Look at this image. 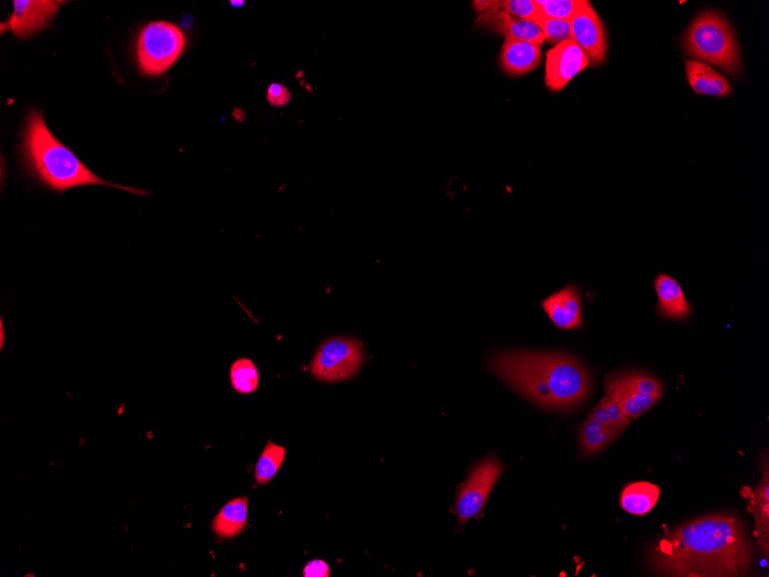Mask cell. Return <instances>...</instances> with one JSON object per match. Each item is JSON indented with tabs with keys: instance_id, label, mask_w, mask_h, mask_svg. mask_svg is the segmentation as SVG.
<instances>
[{
	"instance_id": "obj_1",
	"label": "cell",
	"mask_w": 769,
	"mask_h": 577,
	"mask_svg": "<svg viewBox=\"0 0 769 577\" xmlns=\"http://www.w3.org/2000/svg\"><path fill=\"white\" fill-rule=\"evenodd\" d=\"M745 523L734 513L703 516L662 538L647 556L662 576H745L753 564Z\"/></svg>"
},
{
	"instance_id": "obj_2",
	"label": "cell",
	"mask_w": 769,
	"mask_h": 577,
	"mask_svg": "<svg viewBox=\"0 0 769 577\" xmlns=\"http://www.w3.org/2000/svg\"><path fill=\"white\" fill-rule=\"evenodd\" d=\"M490 369L514 391L548 411H570L592 391L588 368L566 353L504 352L493 356Z\"/></svg>"
},
{
	"instance_id": "obj_3",
	"label": "cell",
	"mask_w": 769,
	"mask_h": 577,
	"mask_svg": "<svg viewBox=\"0 0 769 577\" xmlns=\"http://www.w3.org/2000/svg\"><path fill=\"white\" fill-rule=\"evenodd\" d=\"M22 154L34 178L52 191L63 193L76 187L104 185L135 195L148 194L142 189L112 184L96 176L71 149L55 138L38 111L30 112L27 118Z\"/></svg>"
},
{
	"instance_id": "obj_4",
	"label": "cell",
	"mask_w": 769,
	"mask_h": 577,
	"mask_svg": "<svg viewBox=\"0 0 769 577\" xmlns=\"http://www.w3.org/2000/svg\"><path fill=\"white\" fill-rule=\"evenodd\" d=\"M682 45L684 52L698 62L710 63L729 75L741 71V52L734 29L719 12L700 14L685 33Z\"/></svg>"
},
{
	"instance_id": "obj_5",
	"label": "cell",
	"mask_w": 769,
	"mask_h": 577,
	"mask_svg": "<svg viewBox=\"0 0 769 577\" xmlns=\"http://www.w3.org/2000/svg\"><path fill=\"white\" fill-rule=\"evenodd\" d=\"M186 48L184 32L169 21H152L136 42L139 70L147 77H159L178 62Z\"/></svg>"
},
{
	"instance_id": "obj_6",
	"label": "cell",
	"mask_w": 769,
	"mask_h": 577,
	"mask_svg": "<svg viewBox=\"0 0 769 577\" xmlns=\"http://www.w3.org/2000/svg\"><path fill=\"white\" fill-rule=\"evenodd\" d=\"M606 396L628 419H638L664 396V385L645 372L621 371L605 378Z\"/></svg>"
},
{
	"instance_id": "obj_7",
	"label": "cell",
	"mask_w": 769,
	"mask_h": 577,
	"mask_svg": "<svg viewBox=\"0 0 769 577\" xmlns=\"http://www.w3.org/2000/svg\"><path fill=\"white\" fill-rule=\"evenodd\" d=\"M360 341L332 338L319 347L310 364L311 375L321 382H342L352 378L364 363Z\"/></svg>"
},
{
	"instance_id": "obj_8",
	"label": "cell",
	"mask_w": 769,
	"mask_h": 577,
	"mask_svg": "<svg viewBox=\"0 0 769 577\" xmlns=\"http://www.w3.org/2000/svg\"><path fill=\"white\" fill-rule=\"evenodd\" d=\"M502 472H504V466L493 455L479 462L472 469L466 484L463 485L458 499H456L455 511L458 515L459 525H464L481 514Z\"/></svg>"
},
{
	"instance_id": "obj_9",
	"label": "cell",
	"mask_w": 769,
	"mask_h": 577,
	"mask_svg": "<svg viewBox=\"0 0 769 577\" xmlns=\"http://www.w3.org/2000/svg\"><path fill=\"white\" fill-rule=\"evenodd\" d=\"M571 41L580 47L590 65L599 66L607 57V35L603 20L590 2L570 20Z\"/></svg>"
},
{
	"instance_id": "obj_10",
	"label": "cell",
	"mask_w": 769,
	"mask_h": 577,
	"mask_svg": "<svg viewBox=\"0 0 769 577\" xmlns=\"http://www.w3.org/2000/svg\"><path fill=\"white\" fill-rule=\"evenodd\" d=\"M62 4L50 0H15L13 14L2 24V33L10 30L19 39H29L51 24Z\"/></svg>"
},
{
	"instance_id": "obj_11",
	"label": "cell",
	"mask_w": 769,
	"mask_h": 577,
	"mask_svg": "<svg viewBox=\"0 0 769 577\" xmlns=\"http://www.w3.org/2000/svg\"><path fill=\"white\" fill-rule=\"evenodd\" d=\"M590 66L584 52L569 40L547 52L545 83L551 91H561L576 75Z\"/></svg>"
},
{
	"instance_id": "obj_12",
	"label": "cell",
	"mask_w": 769,
	"mask_h": 577,
	"mask_svg": "<svg viewBox=\"0 0 769 577\" xmlns=\"http://www.w3.org/2000/svg\"><path fill=\"white\" fill-rule=\"evenodd\" d=\"M476 22L478 26L504 36L505 41L529 42L540 47L546 42L542 29L535 21L514 18L500 9L479 15Z\"/></svg>"
},
{
	"instance_id": "obj_13",
	"label": "cell",
	"mask_w": 769,
	"mask_h": 577,
	"mask_svg": "<svg viewBox=\"0 0 769 577\" xmlns=\"http://www.w3.org/2000/svg\"><path fill=\"white\" fill-rule=\"evenodd\" d=\"M542 306L558 329L576 330L582 328L584 324L581 294L576 286L563 287L559 292L548 296Z\"/></svg>"
},
{
	"instance_id": "obj_14",
	"label": "cell",
	"mask_w": 769,
	"mask_h": 577,
	"mask_svg": "<svg viewBox=\"0 0 769 577\" xmlns=\"http://www.w3.org/2000/svg\"><path fill=\"white\" fill-rule=\"evenodd\" d=\"M542 62V47L529 42L506 41L502 45L499 65L509 77L519 78L535 71Z\"/></svg>"
},
{
	"instance_id": "obj_15",
	"label": "cell",
	"mask_w": 769,
	"mask_h": 577,
	"mask_svg": "<svg viewBox=\"0 0 769 577\" xmlns=\"http://www.w3.org/2000/svg\"><path fill=\"white\" fill-rule=\"evenodd\" d=\"M658 296L657 311L666 320L684 322L691 316V306L677 280L660 273L654 280Z\"/></svg>"
},
{
	"instance_id": "obj_16",
	"label": "cell",
	"mask_w": 769,
	"mask_h": 577,
	"mask_svg": "<svg viewBox=\"0 0 769 577\" xmlns=\"http://www.w3.org/2000/svg\"><path fill=\"white\" fill-rule=\"evenodd\" d=\"M685 73L690 87L698 95L726 97L733 93L730 82L706 63L687 60Z\"/></svg>"
},
{
	"instance_id": "obj_17",
	"label": "cell",
	"mask_w": 769,
	"mask_h": 577,
	"mask_svg": "<svg viewBox=\"0 0 769 577\" xmlns=\"http://www.w3.org/2000/svg\"><path fill=\"white\" fill-rule=\"evenodd\" d=\"M248 521V498H235L220 510L212 522V530L224 539L239 536Z\"/></svg>"
},
{
	"instance_id": "obj_18",
	"label": "cell",
	"mask_w": 769,
	"mask_h": 577,
	"mask_svg": "<svg viewBox=\"0 0 769 577\" xmlns=\"http://www.w3.org/2000/svg\"><path fill=\"white\" fill-rule=\"evenodd\" d=\"M661 490L650 482H635L623 489L620 504L623 511L642 516L650 513L657 505Z\"/></svg>"
},
{
	"instance_id": "obj_19",
	"label": "cell",
	"mask_w": 769,
	"mask_h": 577,
	"mask_svg": "<svg viewBox=\"0 0 769 577\" xmlns=\"http://www.w3.org/2000/svg\"><path fill=\"white\" fill-rule=\"evenodd\" d=\"M619 437L614 431L588 417L581 425L578 443H580L582 454L585 457H591V455L606 449L609 444H612Z\"/></svg>"
},
{
	"instance_id": "obj_20",
	"label": "cell",
	"mask_w": 769,
	"mask_h": 577,
	"mask_svg": "<svg viewBox=\"0 0 769 577\" xmlns=\"http://www.w3.org/2000/svg\"><path fill=\"white\" fill-rule=\"evenodd\" d=\"M286 459V449L284 446L266 443L264 450L258 459L255 467V480L258 485L270 483Z\"/></svg>"
},
{
	"instance_id": "obj_21",
	"label": "cell",
	"mask_w": 769,
	"mask_h": 577,
	"mask_svg": "<svg viewBox=\"0 0 769 577\" xmlns=\"http://www.w3.org/2000/svg\"><path fill=\"white\" fill-rule=\"evenodd\" d=\"M591 419L603 424L604 427L615 432L616 435L621 436L623 431L629 427L630 419L621 412V409L615 405V402L605 397L600 400L599 404L593 409L589 415Z\"/></svg>"
},
{
	"instance_id": "obj_22",
	"label": "cell",
	"mask_w": 769,
	"mask_h": 577,
	"mask_svg": "<svg viewBox=\"0 0 769 577\" xmlns=\"http://www.w3.org/2000/svg\"><path fill=\"white\" fill-rule=\"evenodd\" d=\"M233 389L241 394L254 393L260 384V374L253 361L248 359L236 360L230 372Z\"/></svg>"
},
{
	"instance_id": "obj_23",
	"label": "cell",
	"mask_w": 769,
	"mask_h": 577,
	"mask_svg": "<svg viewBox=\"0 0 769 577\" xmlns=\"http://www.w3.org/2000/svg\"><path fill=\"white\" fill-rule=\"evenodd\" d=\"M544 18L570 21L588 4V0H536Z\"/></svg>"
},
{
	"instance_id": "obj_24",
	"label": "cell",
	"mask_w": 769,
	"mask_h": 577,
	"mask_svg": "<svg viewBox=\"0 0 769 577\" xmlns=\"http://www.w3.org/2000/svg\"><path fill=\"white\" fill-rule=\"evenodd\" d=\"M535 22L542 29L546 42L553 47L571 40L570 21L548 19L539 15Z\"/></svg>"
},
{
	"instance_id": "obj_25",
	"label": "cell",
	"mask_w": 769,
	"mask_h": 577,
	"mask_svg": "<svg viewBox=\"0 0 769 577\" xmlns=\"http://www.w3.org/2000/svg\"><path fill=\"white\" fill-rule=\"evenodd\" d=\"M500 10L522 20L535 21L539 17L536 0H504Z\"/></svg>"
},
{
	"instance_id": "obj_26",
	"label": "cell",
	"mask_w": 769,
	"mask_h": 577,
	"mask_svg": "<svg viewBox=\"0 0 769 577\" xmlns=\"http://www.w3.org/2000/svg\"><path fill=\"white\" fill-rule=\"evenodd\" d=\"M266 98H268V102L274 108H283V106L292 101V94L286 86L280 85V83H272L268 93H266Z\"/></svg>"
},
{
	"instance_id": "obj_27",
	"label": "cell",
	"mask_w": 769,
	"mask_h": 577,
	"mask_svg": "<svg viewBox=\"0 0 769 577\" xmlns=\"http://www.w3.org/2000/svg\"><path fill=\"white\" fill-rule=\"evenodd\" d=\"M330 567L323 560H312L304 567L303 576L306 577H329Z\"/></svg>"
},
{
	"instance_id": "obj_28",
	"label": "cell",
	"mask_w": 769,
	"mask_h": 577,
	"mask_svg": "<svg viewBox=\"0 0 769 577\" xmlns=\"http://www.w3.org/2000/svg\"><path fill=\"white\" fill-rule=\"evenodd\" d=\"M472 4H474V9L477 13L484 14L494 10H499L501 2H496V0H478V2H474Z\"/></svg>"
},
{
	"instance_id": "obj_29",
	"label": "cell",
	"mask_w": 769,
	"mask_h": 577,
	"mask_svg": "<svg viewBox=\"0 0 769 577\" xmlns=\"http://www.w3.org/2000/svg\"><path fill=\"white\" fill-rule=\"evenodd\" d=\"M0 330H2V348H3V346H4V325H3V322H2V326H0Z\"/></svg>"
}]
</instances>
